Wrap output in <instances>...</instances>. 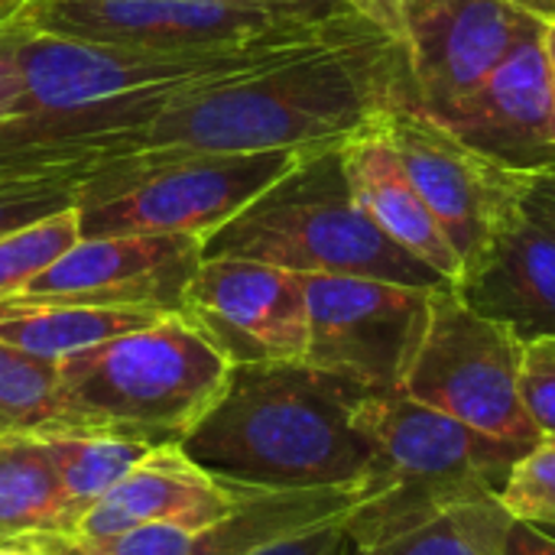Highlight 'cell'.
<instances>
[{"label": "cell", "mask_w": 555, "mask_h": 555, "mask_svg": "<svg viewBox=\"0 0 555 555\" xmlns=\"http://www.w3.org/2000/svg\"><path fill=\"white\" fill-rule=\"evenodd\" d=\"M228 3L257 7V10H270V13H283V16H299V20H315V23L358 13L348 0H228Z\"/></svg>", "instance_id": "cell-30"}, {"label": "cell", "mask_w": 555, "mask_h": 555, "mask_svg": "<svg viewBox=\"0 0 555 555\" xmlns=\"http://www.w3.org/2000/svg\"><path fill=\"white\" fill-rule=\"evenodd\" d=\"M364 485L345 488H296L267 491L241 485L237 507L195 537L192 555H250L276 540L315 530L322 524L348 520L364 501Z\"/></svg>", "instance_id": "cell-18"}, {"label": "cell", "mask_w": 555, "mask_h": 555, "mask_svg": "<svg viewBox=\"0 0 555 555\" xmlns=\"http://www.w3.org/2000/svg\"><path fill=\"white\" fill-rule=\"evenodd\" d=\"M36 0H0V23H10V20H20V16H29Z\"/></svg>", "instance_id": "cell-35"}, {"label": "cell", "mask_w": 555, "mask_h": 555, "mask_svg": "<svg viewBox=\"0 0 555 555\" xmlns=\"http://www.w3.org/2000/svg\"><path fill=\"white\" fill-rule=\"evenodd\" d=\"M309 153L319 150L211 153L179 159L127 156L81 182V237L192 234L205 241Z\"/></svg>", "instance_id": "cell-6"}, {"label": "cell", "mask_w": 555, "mask_h": 555, "mask_svg": "<svg viewBox=\"0 0 555 555\" xmlns=\"http://www.w3.org/2000/svg\"><path fill=\"white\" fill-rule=\"evenodd\" d=\"M358 384L306 361L231 364L228 384L179 449L231 485L296 491L364 485L374 452L351 406Z\"/></svg>", "instance_id": "cell-2"}, {"label": "cell", "mask_w": 555, "mask_h": 555, "mask_svg": "<svg viewBox=\"0 0 555 555\" xmlns=\"http://www.w3.org/2000/svg\"><path fill=\"white\" fill-rule=\"evenodd\" d=\"M341 163H345V176H348L351 195L361 205V211L397 247H403L406 254H413L416 260L433 267L449 283H455L462 263H459L442 224L436 221V215L429 211V205L423 202V195L403 172L397 153L384 140V133L374 127V130L354 137L351 143H345Z\"/></svg>", "instance_id": "cell-17"}, {"label": "cell", "mask_w": 555, "mask_h": 555, "mask_svg": "<svg viewBox=\"0 0 555 555\" xmlns=\"http://www.w3.org/2000/svg\"><path fill=\"white\" fill-rule=\"evenodd\" d=\"M39 436H46L62 468V481L78 517L150 452V446L117 436H88V433H39Z\"/></svg>", "instance_id": "cell-23"}, {"label": "cell", "mask_w": 555, "mask_h": 555, "mask_svg": "<svg viewBox=\"0 0 555 555\" xmlns=\"http://www.w3.org/2000/svg\"><path fill=\"white\" fill-rule=\"evenodd\" d=\"M78 514L62 468L39 433H0V543L29 533H72Z\"/></svg>", "instance_id": "cell-20"}, {"label": "cell", "mask_w": 555, "mask_h": 555, "mask_svg": "<svg viewBox=\"0 0 555 555\" xmlns=\"http://www.w3.org/2000/svg\"><path fill=\"white\" fill-rule=\"evenodd\" d=\"M524 205L533 218H540L550 231H555V169L543 172V176H533Z\"/></svg>", "instance_id": "cell-32"}, {"label": "cell", "mask_w": 555, "mask_h": 555, "mask_svg": "<svg viewBox=\"0 0 555 555\" xmlns=\"http://www.w3.org/2000/svg\"><path fill=\"white\" fill-rule=\"evenodd\" d=\"M33 33L29 16L0 23V120H7L10 104L20 88V46Z\"/></svg>", "instance_id": "cell-29"}, {"label": "cell", "mask_w": 555, "mask_h": 555, "mask_svg": "<svg viewBox=\"0 0 555 555\" xmlns=\"http://www.w3.org/2000/svg\"><path fill=\"white\" fill-rule=\"evenodd\" d=\"M543 530H550V533H553V537H555V524H553V527H543Z\"/></svg>", "instance_id": "cell-38"}, {"label": "cell", "mask_w": 555, "mask_h": 555, "mask_svg": "<svg viewBox=\"0 0 555 555\" xmlns=\"http://www.w3.org/2000/svg\"><path fill=\"white\" fill-rule=\"evenodd\" d=\"M354 553V543H351V533L345 527V520H335V524H322L315 530H306V533H296V537H286V540H276L270 546H260L250 555H351Z\"/></svg>", "instance_id": "cell-28"}, {"label": "cell", "mask_w": 555, "mask_h": 555, "mask_svg": "<svg viewBox=\"0 0 555 555\" xmlns=\"http://www.w3.org/2000/svg\"><path fill=\"white\" fill-rule=\"evenodd\" d=\"M231 361L185 315H166L59 361L65 400L101 436L179 446L215 406Z\"/></svg>", "instance_id": "cell-5"}, {"label": "cell", "mask_w": 555, "mask_h": 555, "mask_svg": "<svg viewBox=\"0 0 555 555\" xmlns=\"http://www.w3.org/2000/svg\"><path fill=\"white\" fill-rule=\"evenodd\" d=\"M406 101H420L406 49L397 33L374 23L244 78L182 94L140 130L133 156L338 150Z\"/></svg>", "instance_id": "cell-1"}, {"label": "cell", "mask_w": 555, "mask_h": 555, "mask_svg": "<svg viewBox=\"0 0 555 555\" xmlns=\"http://www.w3.org/2000/svg\"><path fill=\"white\" fill-rule=\"evenodd\" d=\"M29 23L85 42L153 52H231L306 33L328 20H299L228 0H36Z\"/></svg>", "instance_id": "cell-9"}, {"label": "cell", "mask_w": 555, "mask_h": 555, "mask_svg": "<svg viewBox=\"0 0 555 555\" xmlns=\"http://www.w3.org/2000/svg\"><path fill=\"white\" fill-rule=\"evenodd\" d=\"M202 257L260 260L293 273L371 276L403 286H449L433 267L397 247L354 202L341 146L309 153L241 215L202 241Z\"/></svg>", "instance_id": "cell-4"}, {"label": "cell", "mask_w": 555, "mask_h": 555, "mask_svg": "<svg viewBox=\"0 0 555 555\" xmlns=\"http://www.w3.org/2000/svg\"><path fill=\"white\" fill-rule=\"evenodd\" d=\"M351 420L374 452L367 494L345 520L358 550L452 507L498 501L511 465L533 449L485 436L406 393H361Z\"/></svg>", "instance_id": "cell-3"}, {"label": "cell", "mask_w": 555, "mask_h": 555, "mask_svg": "<svg viewBox=\"0 0 555 555\" xmlns=\"http://www.w3.org/2000/svg\"><path fill=\"white\" fill-rule=\"evenodd\" d=\"M176 312L159 309H114V306H81V302H49V299H3L0 302V341L46 358L62 361L107 338L137 332Z\"/></svg>", "instance_id": "cell-19"}, {"label": "cell", "mask_w": 555, "mask_h": 555, "mask_svg": "<svg viewBox=\"0 0 555 555\" xmlns=\"http://www.w3.org/2000/svg\"><path fill=\"white\" fill-rule=\"evenodd\" d=\"M237 498L241 485L202 472L179 446H156L78 517L72 533L117 537L146 524H179L202 533L224 520Z\"/></svg>", "instance_id": "cell-16"}, {"label": "cell", "mask_w": 555, "mask_h": 555, "mask_svg": "<svg viewBox=\"0 0 555 555\" xmlns=\"http://www.w3.org/2000/svg\"><path fill=\"white\" fill-rule=\"evenodd\" d=\"M198 263L202 237L192 234L81 237L20 296L114 309H159L182 315L185 289Z\"/></svg>", "instance_id": "cell-13"}, {"label": "cell", "mask_w": 555, "mask_h": 555, "mask_svg": "<svg viewBox=\"0 0 555 555\" xmlns=\"http://www.w3.org/2000/svg\"><path fill=\"white\" fill-rule=\"evenodd\" d=\"M0 433H88L101 436L65 400L59 361L0 341Z\"/></svg>", "instance_id": "cell-21"}, {"label": "cell", "mask_w": 555, "mask_h": 555, "mask_svg": "<svg viewBox=\"0 0 555 555\" xmlns=\"http://www.w3.org/2000/svg\"><path fill=\"white\" fill-rule=\"evenodd\" d=\"M433 293L371 276H306V364L371 393H400L429 325Z\"/></svg>", "instance_id": "cell-8"}, {"label": "cell", "mask_w": 555, "mask_h": 555, "mask_svg": "<svg viewBox=\"0 0 555 555\" xmlns=\"http://www.w3.org/2000/svg\"><path fill=\"white\" fill-rule=\"evenodd\" d=\"M377 130L442 224L465 270L488 247L494 231L524 205L533 176L507 172L468 150L439 120L420 111L416 101L397 104Z\"/></svg>", "instance_id": "cell-10"}, {"label": "cell", "mask_w": 555, "mask_h": 555, "mask_svg": "<svg viewBox=\"0 0 555 555\" xmlns=\"http://www.w3.org/2000/svg\"><path fill=\"white\" fill-rule=\"evenodd\" d=\"M182 315L231 364L302 361L309 348L306 276L234 257H202Z\"/></svg>", "instance_id": "cell-11"}, {"label": "cell", "mask_w": 555, "mask_h": 555, "mask_svg": "<svg viewBox=\"0 0 555 555\" xmlns=\"http://www.w3.org/2000/svg\"><path fill=\"white\" fill-rule=\"evenodd\" d=\"M429 117L507 172L555 169V75L543 33L524 39L475 91Z\"/></svg>", "instance_id": "cell-14"}, {"label": "cell", "mask_w": 555, "mask_h": 555, "mask_svg": "<svg viewBox=\"0 0 555 555\" xmlns=\"http://www.w3.org/2000/svg\"><path fill=\"white\" fill-rule=\"evenodd\" d=\"M0 555H39L29 546H20V543H0Z\"/></svg>", "instance_id": "cell-37"}, {"label": "cell", "mask_w": 555, "mask_h": 555, "mask_svg": "<svg viewBox=\"0 0 555 555\" xmlns=\"http://www.w3.org/2000/svg\"><path fill=\"white\" fill-rule=\"evenodd\" d=\"M543 46H546V55H550V65H553L555 75V23H546V29H543Z\"/></svg>", "instance_id": "cell-36"}, {"label": "cell", "mask_w": 555, "mask_h": 555, "mask_svg": "<svg viewBox=\"0 0 555 555\" xmlns=\"http://www.w3.org/2000/svg\"><path fill=\"white\" fill-rule=\"evenodd\" d=\"M507 3H514V7H520V10H527V13L546 20V23H555V0H507Z\"/></svg>", "instance_id": "cell-34"}, {"label": "cell", "mask_w": 555, "mask_h": 555, "mask_svg": "<svg viewBox=\"0 0 555 555\" xmlns=\"http://www.w3.org/2000/svg\"><path fill=\"white\" fill-rule=\"evenodd\" d=\"M478 315L524 345L555 338V231L520 205L452 283Z\"/></svg>", "instance_id": "cell-15"}, {"label": "cell", "mask_w": 555, "mask_h": 555, "mask_svg": "<svg viewBox=\"0 0 555 555\" xmlns=\"http://www.w3.org/2000/svg\"><path fill=\"white\" fill-rule=\"evenodd\" d=\"M507 527L511 517L498 501H475L371 546H354L351 555H504Z\"/></svg>", "instance_id": "cell-22"}, {"label": "cell", "mask_w": 555, "mask_h": 555, "mask_svg": "<svg viewBox=\"0 0 555 555\" xmlns=\"http://www.w3.org/2000/svg\"><path fill=\"white\" fill-rule=\"evenodd\" d=\"M520 374L524 341L468 309L449 283L433 293L429 325L400 393L485 436L537 446L543 436L524 406Z\"/></svg>", "instance_id": "cell-7"}, {"label": "cell", "mask_w": 555, "mask_h": 555, "mask_svg": "<svg viewBox=\"0 0 555 555\" xmlns=\"http://www.w3.org/2000/svg\"><path fill=\"white\" fill-rule=\"evenodd\" d=\"M348 3L361 16H367V20L387 26L390 33H397V26H400V0H348Z\"/></svg>", "instance_id": "cell-33"}, {"label": "cell", "mask_w": 555, "mask_h": 555, "mask_svg": "<svg viewBox=\"0 0 555 555\" xmlns=\"http://www.w3.org/2000/svg\"><path fill=\"white\" fill-rule=\"evenodd\" d=\"M504 555H555V537L543 527L511 520L504 537Z\"/></svg>", "instance_id": "cell-31"}, {"label": "cell", "mask_w": 555, "mask_h": 555, "mask_svg": "<svg viewBox=\"0 0 555 555\" xmlns=\"http://www.w3.org/2000/svg\"><path fill=\"white\" fill-rule=\"evenodd\" d=\"M498 504L517 524L553 527L555 524V442L543 439L530 452H524L507 481L498 491Z\"/></svg>", "instance_id": "cell-25"}, {"label": "cell", "mask_w": 555, "mask_h": 555, "mask_svg": "<svg viewBox=\"0 0 555 555\" xmlns=\"http://www.w3.org/2000/svg\"><path fill=\"white\" fill-rule=\"evenodd\" d=\"M550 442H555V436H553V439H550Z\"/></svg>", "instance_id": "cell-39"}, {"label": "cell", "mask_w": 555, "mask_h": 555, "mask_svg": "<svg viewBox=\"0 0 555 555\" xmlns=\"http://www.w3.org/2000/svg\"><path fill=\"white\" fill-rule=\"evenodd\" d=\"M81 241L78 202L29 221L0 237V302L20 296L46 267H52L68 247Z\"/></svg>", "instance_id": "cell-24"}, {"label": "cell", "mask_w": 555, "mask_h": 555, "mask_svg": "<svg viewBox=\"0 0 555 555\" xmlns=\"http://www.w3.org/2000/svg\"><path fill=\"white\" fill-rule=\"evenodd\" d=\"M78 176H36V179H7L0 182V237L29 221L55 215L78 202Z\"/></svg>", "instance_id": "cell-26"}, {"label": "cell", "mask_w": 555, "mask_h": 555, "mask_svg": "<svg viewBox=\"0 0 555 555\" xmlns=\"http://www.w3.org/2000/svg\"><path fill=\"white\" fill-rule=\"evenodd\" d=\"M546 20L507 0H400L397 36L416 81V107L439 114L475 91Z\"/></svg>", "instance_id": "cell-12"}, {"label": "cell", "mask_w": 555, "mask_h": 555, "mask_svg": "<svg viewBox=\"0 0 555 555\" xmlns=\"http://www.w3.org/2000/svg\"><path fill=\"white\" fill-rule=\"evenodd\" d=\"M524 406L543 439L555 436V338L524 345Z\"/></svg>", "instance_id": "cell-27"}]
</instances>
